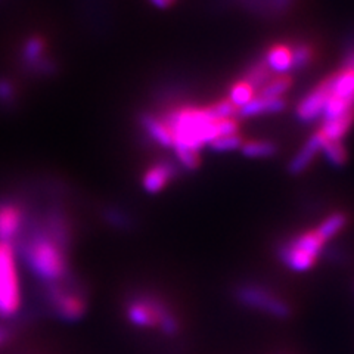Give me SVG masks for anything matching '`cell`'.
I'll use <instances>...</instances> for the list:
<instances>
[{
    "label": "cell",
    "mask_w": 354,
    "mask_h": 354,
    "mask_svg": "<svg viewBox=\"0 0 354 354\" xmlns=\"http://www.w3.org/2000/svg\"><path fill=\"white\" fill-rule=\"evenodd\" d=\"M285 108V101L282 97H266L256 95L251 101L238 109V114L241 117L251 118L257 115H266V114H276L281 113Z\"/></svg>",
    "instance_id": "obj_13"
},
{
    "label": "cell",
    "mask_w": 354,
    "mask_h": 354,
    "mask_svg": "<svg viewBox=\"0 0 354 354\" xmlns=\"http://www.w3.org/2000/svg\"><path fill=\"white\" fill-rule=\"evenodd\" d=\"M12 84H10L9 82H0V99L2 101H9L10 97H12Z\"/></svg>",
    "instance_id": "obj_24"
},
{
    "label": "cell",
    "mask_w": 354,
    "mask_h": 354,
    "mask_svg": "<svg viewBox=\"0 0 354 354\" xmlns=\"http://www.w3.org/2000/svg\"><path fill=\"white\" fill-rule=\"evenodd\" d=\"M176 176V167L171 162H155L145 171L142 179L143 189L149 194H158L173 180Z\"/></svg>",
    "instance_id": "obj_10"
},
{
    "label": "cell",
    "mask_w": 354,
    "mask_h": 354,
    "mask_svg": "<svg viewBox=\"0 0 354 354\" xmlns=\"http://www.w3.org/2000/svg\"><path fill=\"white\" fill-rule=\"evenodd\" d=\"M328 241L330 239L317 226L286 242L281 250V259L288 269L307 272L316 264Z\"/></svg>",
    "instance_id": "obj_5"
},
{
    "label": "cell",
    "mask_w": 354,
    "mask_h": 354,
    "mask_svg": "<svg viewBox=\"0 0 354 354\" xmlns=\"http://www.w3.org/2000/svg\"><path fill=\"white\" fill-rule=\"evenodd\" d=\"M346 223H347V218H346L344 214H342V213H334V214L328 216L322 221V223L319 225V227L322 229V232L329 239H332L334 236H337L342 229L346 227Z\"/></svg>",
    "instance_id": "obj_23"
},
{
    "label": "cell",
    "mask_w": 354,
    "mask_h": 354,
    "mask_svg": "<svg viewBox=\"0 0 354 354\" xmlns=\"http://www.w3.org/2000/svg\"><path fill=\"white\" fill-rule=\"evenodd\" d=\"M10 338V332L5 326L0 325V347H3Z\"/></svg>",
    "instance_id": "obj_25"
},
{
    "label": "cell",
    "mask_w": 354,
    "mask_h": 354,
    "mask_svg": "<svg viewBox=\"0 0 354 354\" xmlns=\"http://www.w3.org/2000/svg\"><path fill=\"white\" fill-rule=\"evenodd\" d=\"M254 96H256V88H254L245 79H242L230 87L229 101L235 105L236 109H239L243 105H247Z\"/></svg>",
    "instance_id": "obj_18"
},
{
    "label": "cell",
    "mask_w": 354,
    "mask_h": 354,
    "mask_svg": "<svg viewBox=\"0 0 354 354\" xmlns=\"http://www.w3.org/2000/svg\"><path fill=\"white\" fill-rule=\"evenodd\" d=\"M330 86H329V77L324 82L316 84L312 91H310L300 102L297 105V117L301 120L303 123H312V121L322 117L325 105L329 99Z\"/></svg>",
    "instance_id": "obj_8"
},
{
    "label": "cell",
    "mask_w": 354,
    "mask_h": 354,
    "mask_svg": "<svg viewBox=\"0 0 354 354\" xmlns=\"http://www.w3.org/2000/svg\"><path fill=\"white\" fill-rule=\"evenodd\" d=\"M143 127L148 131V135L160 143L161 147H167L173 148V135L169 124L165 123L164 118H157V117H145L143 120Z\"/></svg>",
    "instance_id": "obj_15"
},
{
    "label": "cell",
    "mask_w": 354,
    "mask_h": 354,
    "mask_svg": "<svg viewBox=\"0 0 354 354\" xmlns=\"http://www.w3.org/2000/svg\"><path fill=\"white\" fill-rule=\"evenodd\" d=\"M151 3H152L153 6L160 8V9H165V8L171 6V5L174 3V0H151Z\"/></svg>",
    "instance_id": "obj_26"
},
{
    "label": "cell",
    "mask_w": 354,
    "mask_h": 354,
    "mask_svg": "<svg viewBox=\"0 0 354 354\" xmlns=\"http://www.w3.org/2000/svg\"><path fill=\"white\" fill-rule=\"evenodd\" d=\"M243 143V139L241 138L239 133H230V135H223L214 139L212 143H209V148L216 152H232L241 149Z\"/></svg>",
    "instance_id": "obj_21"
},
{
    "label": "cell",
    "mask_w": 354,
    "mask_h": 354,
    "mask_svg": "<svg viewBox=\"0 0 354 354\" xmlns=\"http://www.w3.org/2000/svg\"><path fill=\"white\" fill-rule=\"evenodd\" d=\"M173 135V148L199 152L214 139L238 133L236 117L217 118L212 106H186L176 109L164 118Z\"/></svg>",
    "instance_id": "obj_2"
},
{
    "label": "cell",
    "mask_w": 354,
    "mask_h": 354,
    "mask_svg": "<svg viewBox=\"0 0 354 354\" xmlns=\"http://www.w3.org/2000/svg\"><path fill=\"white\" fill-rule=\"evenodd\" d=\"M264 64L268 65L270 73L278 75H286L290 71H294L292 66V48L288 44H273L266 52Z\"/></svg>",
    "instance_id": "obj_12"
},
{
    "label": "cell",
    "mask_w": 354,
    "mask_h": 354,
    "mask_svg": "<svg viewBox=\"0 0 354 354\" xmlns=\"http://www.w3.org/2000/svg\"><path fill=\"white\" fill-rule=\"evenodd\" d=\"M347 66H351V68H354V50L348 55V58H347Z\"/></svg>",
    "instance_id": "obj_27"
},
{
    "label": "cell",
    "mask_w": 354,
    "mask_h": 354,
    "mask_svg": "<svg viewBox=\"0 0 354 354\" xmlns=\"http://www.w3.org/2000/svg\"><path fill=\"white\" fill-rule=\"evenodd\" d=\"M320 151L324 152L325 158L332 165H337V167H341V165H344L346 161H347V157H348L347 149L344 147V143H342V140H328L325 138Z\"/></svg>",
    "instance_id": "obj_17"
},
{
    "label": "cell",
    "mask_w": 354,
    "mask_h": 354,
    "mask_svg": "<svg viewBox=\"0 0 354 354\" xmlns=\"http://www.w3.org/2000/svg\"><path fill=\"white\" fill-rule=\"evenodd\" d=\"M126 316L138 328H160L164 334L173 335L179 329L177 319L165 304L152 295L131 298L126 306Z\"/></svg>",
    "instance_id": "obj_3"
},
{
    "label": "cell",
    "mask_w": 354,
    "mask_h": 354,
    "mask_svg": "<svg viewBox=\"0 0 354 354\" xmlns=\"http://www.w3.org/2000/svg\"><path fill=\"white\" fill-rule=\"evenodd\" d=\"M70 230L55 216L24 242V259L30 269L44 283H57L70 278Z\"/></svg>",
    "instance_id": "obj_1"
},
{
    "label": "cell",
    "mask_w": 354,
    "mask_h": 354,
    "mask_svg": "<svg viewBox=\"0 0 354 354\" xmlns=\"http://www.w3.org/2000/svg\"><path fill=\"white\" fill-rule=\"evenodd\" d=\"M292 84V80L288 75H279L276 79H270L268 83H266L260 91L259 95L260 96H266V97H282V95H285L290 87Z\"/></svg>",
    "instance_id": "obj_19"
},
{
    "label": "cell",
    "mask_w": 354,
    "mask_h": 354,
    "mask_svg": "<svg viewBox=\"0 0 354 354\" xmlns=\"http://www.w3.org/2000/svg\"><path fill=\"white\" fill-rule=\"evenodd\" d=\"M241 151L248 158H269L276 153V147L269 140H248L242 143Z\"/></svg>",
    "instance_id": "obj_16"
},
{
    "label": "cell",
    "mask_w": 354,
    "mask_h": 354,
    "mask_svg": "<svg viewBox=\"0 0 354 354\" xmlns=\"http://www.w3.org/2000/svg\"><path fill=\"white\" fill-rule=\"evenodd\" d=\"M44 49V41L40 37H31L24 46V59L27 64L39 65V68L48 70V65L41 61V53Z\"/></svg>",
    "instance_id": "obj_20"
},
{
    "label": "cell",
    "mask_w": 354,
    "mask_h": 354,
    "mask_svg": "<svg viewBox=\"0 0 354 354\" xmlns=\"http://www.w3.org/2000/svg\"><path fill=\"white\" fill-rule=\"evenodd\" d=\"M24 208L19 204L6 201L0 203V241L12 242L19 236L24 226Z\"/></svg>",
    "instance_id": "obj_9"
},
{
    "label": "cell",
    "mask_w": 354,
    "mask_h": 354,
    "mask_svg": "<svg viewBox=\"0 0 354 354\" xmlns=\"http://www.w3.org/2000/svg\"><path fill=\"white\" fill-rule=\"evenodd\" d=\"M324 140H325V136L320 133V130L313 133V135L310 136L308 140L300 148V151L294 155V158L290 162V171L292 174H300L304 170H307L308 165L312 164V161L316 158L320 148H322Z\"/></svg>",
    "instance_id": "obj_11"
},
{
    "label": "cell",
    "mask_w": 354,
    "mask_h": 354,
    "mask_svg": "<svg viewBox=\"0 0 354 354\" xmlns=\"http://www.w3.org/2000/svg\"><path fill=\"white\" fill-rule=\"evenodd\" d=\"M292 48V66L295 70H304L313 61V49L307 43H297Z\"/></svg>",
    "instance_id": "obj_22"
},
{
    "label": "cell",
    "mask_w": 354,
    "mask_h": 354,
    "mask_svg": "<svg viewBox=\"0 0 354 354\" xmlns=\"http://www.w3.org/2000/svg\"><path fill=\"white\" fill-rule=\"evenodd\" d=\"M46 295L49 306L61 319L79 320L84 316L87 310L86 298L79 288L70 283V278L57 283H49Z\"/></svg>",
    "instance_id": "obj_6"
},
{
    "label": "cell",
    "mask_w": 354,
    "mask_h": 354,
    "mask_svg": "<svg viewBox=\"0 0 354 354\" xmlns=\"http://www.w3.org/2000/svg\"><path fill=\"white\" fill-rule=\"evenodd\" d=\"M238 300L251 308L260 310L263 313H268L276 317H286L290 315V306L282 298L272 294L266 288L247 285L238 290Z\"/></svg>",
    "instance_id": "obj_7"
},
{
    "label": "cell",
    "mask_w": 354,
    "mask_h": 354,
    "mask_svg": "<svg viewBox=\"0 0 354 354\" xmlns=\"http://www.w3.org/2000/svg\"><path fill=\"white\" fill-rule=\"evenodd\" d=\"M353 123H354V109L341 117L324 120L322 127H320V133H322L328 140H342V138H344L348 133V130L351 129Z\"/></svg>",
    "instance_id": "obj_14"
},
{
    "label": "cell",
    "mask_w": 354,
    "mask_h": 354,
    "mask_svg": "<svg viewBox=\"0 0 354 354\" xmlns=\"http://www.w3.org/2000/svg\"><path fill=\"white\" fill-rule=\"evenodd\" d=\"M22 304L21 281L12 242L0 241V317L15 316Z\"/></svg>",
    "instance_id": "obj_4"
}]
</instances>
